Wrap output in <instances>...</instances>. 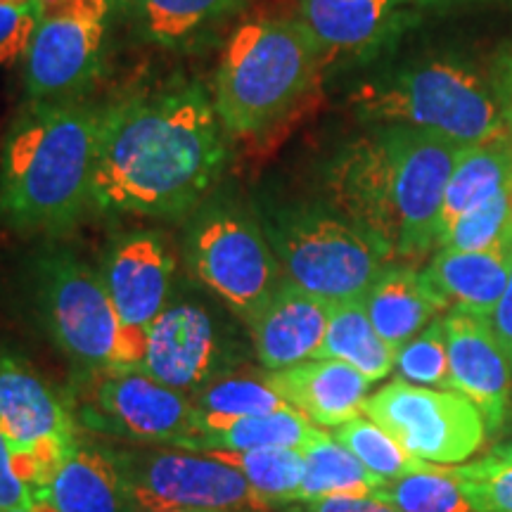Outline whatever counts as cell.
Segmentation results:
<instances>
[{"label":"cell","instance_id":"1","mask_svg":"<svg viewBox=\"0 0 512 512\" xmlns=\"http://www.w3.org/2000/svg\"><path fill=\"white\" fill-rule=\"evenodd\" d=\"M228 164V131L197 81L133 93L102 110L93 211L178 219L207 202Z\"/></svg>","mask_w":512,"mask_h":512},{"label":"cell","instance_id":"2","mask_svg":"<svg viewBox=\"0 0 512 512\" xmlns=\"http://www.w3.org/2000/svg\"><path fill=\"white\" fill-rule=\"evenodd\" d=\"M460 147L411 126L377 124L328 169L332 209L389 254L418 261L439 245L441 207Z\"/></svg>","mask_w":512,"mask_h":512},{"label":"cell","instance_id":"3","mask_svg":"<svg viewBox=\"0 0 512 512\" xmlns=\"http://www.w3.org/2000/svg\"><path fill=\"white\" fill-rule=\"evenodd\" d=\"M102 110L81 98L29 100L0 147V228L57 238L93 209Z\"/></svg>","mask_w":512,"mask_h":512},{"label":"cell","instance_id":"4","mask_svg":"<svg viewBox=\"0 0 512 512\" xmlns=\"http://www.w3.org/2000/svg\"><path fill=\"white\" fill-rule=\"evenodd\" d=\"M323 57L299 17H254L235 27L211 91L228 136H259L280 124L311 91Z\"/></svg>","mask_w":512,"mask_h":512},{"label":"cell","instance_id":"5","mask_svg":"<svg viewBox=\"0 0 512 512\" xmlns=\"http://www.w3.org/2000/svg\"><path fill=\"white\" fill-rule=\"evenodd\" d=\"M261 226L283 275L330 306L366 297L392 254L335 209L311 204H261Z\"/></svg>","mask_w":512,"mask_h":512},{"label":"cell","instance_id":"6","mask_svg":"<svg viewBox=\"0 0 512 512\" xmlns=\"http://www.w3.org/2000/svg\"><path fill=\"white\" fill-rule=\"evenodd\" d=\"M358 114L373 124L434 133L460 147L508 138L503 110L475 72L432 60L370 81L356 93Z\"/></svg>","mask_w":512,"mask_h":512},{"label":"cell","instance_id":"7","mask_svg":"<svg viewBox=\"0 0 512 512\" xmlns=\"http://www.w3.org/2000/svg\"><path fill=\"white\" fill-rule=\"evenodd\" d=\"M31 304L74 377L117 368L121 325L102 280L74 247L50 240L29 264Z\"/></svg>","mask_w":512,"mask_h":512},{"label":"cell","instance_id":"8","mask_svg":"<svg viewBox=\"0 0 512 512\" xmlns=\"http://www.w3.org/2000/svg\"><path fill=\"white\" fill-rule=\"evenodd\" d=\"M185 264L197 283L249 325L285 280L259 211L228 195H211L192 211Z\"/></svg>","mask_w":512,"mask_h":512},{"label":"cell","instance_id":"9","mask_svg":"<svg viewBox=\"0 0 512 512\" xmlns=\"http://www.w3.org/2000/svg\"><path fill=\"white\" fill-rule=\"evenodd\" d=\"M72 401L81 430L136 446L185 448L200 434L190 396L143 370H102L74 377Z\"/></svg>","mask_w":512,"mask_h":512},{"label":"cell","instance_id":"10","mask_svg":"<svg viewBox=\"0 0 512 512\" xmlns=\"http://www.w3.org/2000/svg\"><path fill=\"white\" fill-rule=\"evenodd\" d=\"M140 512H275L238 470L209 453L174 446H105Z\"/></svg>","mask_w":512,"mask_h":512},{"label":"cell","instance_id":"11","mask_svg":"<svg viewBox=\"0 0 512 512\" xmlns=\"http://www.w3.org/2000/svg\"><path fill=\"white\" fill-rule=\"evenodd\" d=\"M363 415L387 430L415 458L456 467L482 451L484 415L456 389H430L394 380L370 394Z\"/></svg>","mask_w":512,"mask_h":512},{"label":"cell","instance_id":"12","mask_svg":"<svg viewBox=\"0 0 512 512\" xmlns=\"http://www.w3.org/2000/svg\"><path fill=\"white\" fill-rule=\"evenodd\" d=\"M114 0H41L24 57L29 100L79 98L98 79Z\"/></svg>","mask_w":512,"mask_h":512},{"label":"cell","instance_id":"13","mask_svg":"<svg viewBox=\"0 0 512 512\" xmlns=\"http://www.w3.org/2000/svg\"><path fill=\"white\" fill-rule=\"evenodd\" d=\"M0 432L19 475L34 486L81 437L72 401L15 351L0 347Z\"/></svg>","mask_w":512,"mask_h":512},{"label":"cell","instance_id":"14","mask_svg":"<svg viewBox=\"0 0 512 512\" xmlns=\"http://www.w3.org/2000/svg\"><path fill=\"white\" fill-rule=\"evenodd\" d=\"M98 268L121 325L114 370H138L147 332L174 290L176 259L169 238L159 230H128L107 245Z\"/></svg>","mask_w":512,"mask_h":512},{"label":"cell","instance_id":"15","mask_svg":"<svg viewBox=\"0 0 512 512\" xmlns=\"http://www.w3.org/2000/svg\"><path fill=\"white\" fill-rule=\"evenodd\" d=\"M240 363L233 344L223 339L214 316L204 306L176 302L152 323L138 370L190 396L219 375L240 368Z\"/></svg>","mask_w":512,"mask_h":512},{"label":"cell","instance_id":"16","mask_svg":"<svg viewBox=\"0 0 512 512\" xmlns=\"http://www.w3.org/2000/svg\"><path fill=\"white\" fill-rule=\"evenodd\" d=\"M453 389L484 415L489 432L505 425L512 403V363L489 320L451 309L444 318Z\"/></svg>","mask_w":512,"mask_h":512},{"label":"cell","instance_id":"17","mask_svg":"<svg viewBox=\"0 0 512 512\" xmlns=\"http://www.w3.org/2000/svg\"><path fill=\"white\" fill-rule=\"evenodd\" d=\"M330 311L328 302L285 278L247 325L259 366L283 370L316 358L328 332Z\"/></svg>","mask_w":512,"mask_h":512},{"label":"cell","instance_id":"18","mask_svg":"<svg viewBox=\"0 0 512 512\" xmlns=\"http://www.w3.org/2000/svg\"><path fill=\"white\" fill-rule=\"evenodd\" d=\"M266 382L287 406L320 430H335L363 415L373 384L356 368L332 358H311L283 370H266Z\"/></svg>","mask_w":512,"mask_h":512},{"label":"cell","instance_id":"19","mask_svg":"<svg viewBox=\"0 0 512 512\" xmlns=\"http://www.w3.org/2000/svg\"><path fill=\"white\" fill-rule=\"evenodd\" d=\"M34 498L53 512H140L105 446L83 437L36 484Z\"/></svg>","mask_w":512,"mask_h":512},{"label":"cell","instance_id":"20","mask_svg":"<svg viewBox=\"0 0 512 512\" xmlns=\"http://www.w3.org/2000/svg\"><path fill=\"white\" fill-rule=\"evenodd\" d=\"M422 273L448 309L489 318L512 275V235L494 247L475 252L439 249Z\"/></svg>","mask_w":512,"mask_h":512},{"label":"cell","instance_id":"21","mask_svg":"<svg viewBox=\"0 0 512 512\" xmlns=\"http://www.w3.org/2000/svg\"><path fill=\"white\" fill-rule=\"evenodd\" d=\"M363 306L384 342L394 351L448 313V304L432 290L425 273L408 264H389L363 297Z\"/></svg>","mask_w":512,"mask_h":512},{"label":"cell","instance_id":"22","mask_svg":"<svg viewBox=\"0 0 512 512\" xmlns=\"http://www.w3.org/2000/svg\"><path fill=\"white\" fill-rule=\"evenodd\" d=\"M406 0H302L299 19L323 55L361 53L392 36Z\"/></svg>","mask_w":512,"mask_h":512},{"label":"cell","instance_id":"23","mask_svg":"<svg viewBox=\"0 0 512 512\" xmlns=\"http://www.w3.org/2000/svg\"><path fill=\"white\" fill-rule=\"evenodd\" d=\"M242 3L245 0H128V15L143 41L181 50L214 34Z\"/></svg>","mask_w":512,"mask_h":512},{"label":"cell","instance_id":"24","mask_svg":"<svg viewBox=\"0 0 512 512\" xmlns=\"http://www.w3.org/2000/svg\"><path fill=\"white\" fill-rule=\"evenodd\" d=\"M323 430L294 408L249 418H200V434L188 451H252V448H299L304 451Z\"/></svg>","mask_w":512,"mask_h":512},{"label":"cell","instance_id":"25","mask_svg":"<svg viewBox=\"0 0 512 512\" xmlns=\"http://www.w3.org/2000/svg\"><path fill=\"white\" fill-rule=\"evenodd\" d=\"M512 183L510 138L465 147L448 178L444 207H441L439 238L460 216L484 204Z\"/></svg>","mask_w":512,"mask_h":512},{"label":"cell","instance_id":"26","mask_svg":"<svg viewBox=\"0 0 512 512\" xmlns=\"http://www.w3.org/2000/svg\"><path fill=\"white\" fill-rule=\"evenodd\" d=\"M316 358L342 361L370 382H380L394 370L396 351L377 335L363 299H356L332 306L328 332Z\"/></svg>","mask_w":512,"mask_h":512},{"label":"cell","instance_id":"27","mask_svg":"<svg viewBox=\"0 0 512 512\" xmlns=\"http://www.w3.org/2000/svg\"><path fill=\"white\" fill-rule=\"evenodd\" d=\"M304 482L297 501H320L335 496H373L384 484L347 446L330 432L320 434L304 448Z\"/></svg>","mask_w":512,"mask_h":512},{"label":"cell","instance_id":"28","mask_svg":"<svg viewBox=\"0 0 512 512\" xmlns=\"http://www.w3.org/2000/svg\"><path fill=\"white\" fill-rule=\"evenodd\" d=\"M221 463L238 470L249 486L275 510L297 503L304 482V453L299 448H252V451H209Z\"/></svg>","mask_w":512,"mask_h":512},{"label":"cell","instance_id":"29","mask_svg":"<svg viewBox=\"0 0 512 512\" xmlns=\"http://www.w3.org/2000/svg\"><path fill=\"white\" fill-rule=\"evenodd\" d=\"M200 418H249L287 411V403L268 387L266 370L233 368L190 394Z\"/></svg>","mask_w":512,"mask_h":512},{"label":"cell","instance_id":"30","mask_svg":"<svg viewBox=\"0 0 512 512\" xmlns=\"http://www.w3.org/2000/svg\"><path fill=\"white\" fill-rule=\"evenodd\" d=\"M373 496L401 512H477L467 501L456 470L432 463L399 479H389Z\"/></svg>","mask_w":512,"mask_h":512},{"label":"cell","instance_id":"31","mask_svg":"<svg viewBox=\"0 0 512 512\" xmlns=\"http://www.w3.org/2000/svg\"><path fill=\"white\" fill-rule=\"evenodd\" d=\"M332 437L339 444L347 446L373 475L384 479V482L399 479L408 475V472L422 470V467L430 465L425 460L411 456L392 434L382 430L377 422L366 418V415H358V418L335 427Z\"/></svg>","mask_w":512,"mask_h":512},{"label":"cell","instance_id":"32","mask_svg":"<svg viewBox=\"0 0 512 512\" xmlns=\"http://www.w3.org/2000/svg\"><path fill=\"white\" fill-rule=\"evenodd\" d=\"M512 183L453 223L439 238L441 249H489L512 235Z\"/></svg>","mask_w":512,"mask_h":512},{"label":"cell","instance_id":"33","mask_svg":"<svg viewBox=\"0 0 512 512\" xmlns=\"http://www.w3.org/2000/svg\"><path fill=\"white\" fill-rule=\"evenodd\" d=\"M394 370L399 373V380L418 384V387L453 389L444 320L437 318L411 342L403 344L396 351Z\"/></svg>","mask_w":512,"mask_h":512},{"label":"cell","instance_id":"34","mask_svg":"<svg viewBox=\"0 0 512 512\" xmlns=\"http://www.w3.org/2000/svg\"><path fill=\"white\" fill-rule=\"evenodd\" d=\"M456 477L477 512H512V460L496 453L456 465Z\"/></svg>","mask_w":512,"mask_h":512},{"label":"cell","instance_id":"35","mask_svg":"<svg viewBox=\"0 0 512 512\" xmlns=\"http://www.w3.org/2000/svg\"><path fill=\"white\" fill-rule=\"evenodd\" d=\"M41 0H0V64L27 57Z\"/></svg>","mask_w":512,"mask_h":512},{"label":"cell","instance_id":"36","mask_svg":"<svg viewBox=\"0 0 512 512\" xmlns=\"http://www.w3.org/2000/svg\"><path fill=\"white\" fill-rule=\"evenodd\" d=\"M29 505H36V498L24 477L19 475L8 441L0 432V510L29 508Z\"/></svg>","mask_w":512,"mask_h":512},{"label":"cell","instance_id":"37","mask_svg":"<svg viewBox=\"0 0 512 512\" xmlns=\"http://www.w3.org/2000/svg\"><path fill=\"white\" fill-rule=\"evenodd\" d=\"M275 512H401L377 496H335L320 501H297Z\"/></svg>","mask_w":512,"mask_h":512},{"label":"cell","instance_id":"38","mask_svg":"<svg viewBox=\"0 0 512 512\" xmlns=\"http://www.w3.org/2000/svg\"><path fill=\"white\" fill-rule=\"evenodd\" d=\"M486 320H489L491 330H494L498 342L503 344L505 354L510 356V363H512V275L508 280V287H505L501 302L496 304L494 313H491Z\"/></svg>","mask_w":512,"mask_h":512},{"label":"cell","instance_id":"39","mask_svg":"<svg viewBox=\"0 0 512 512\" xmlns=\"http://www.w3.org/2000/svg\"><path fill=\"white\" fill-rule=\"evenodd\" d=\"M505 112H508V124L512 126V62L505 74Z\"/></svg>","mask_w":512,"mask_h":512},{"label":"cell","instance_id":"40","mask_svg":"<svg viewBox=\"0 0 512 512\" xmlns=\"http://www.w3.org/2000/svg\"><path fill=\"white\" fill-rule=\"evenodd\" d=\"M0 512H53V510H50L46 503H36V505H29V508H12V510H0Z\"/></svg>","mask_w":512,"mask_h":512},{"label":"cell","instance_id":"41","mask_svg":"<svg viewBox=\"0 0 512 512\" xmlns=\"http://www.w3.org/2000/svg\"><path fill=\"white\" fill-rule=\"evenodd\" d=\"M494 453H496V456H501V458H510L512 460V439L505 441V444H501V446H496Z\"/></svg>","mask_w":512,"mask_h":512},{"label":"cell","instance_id":"42","mask_svg":"<svg viewBox=\"0 0 512 512\" xmlns=\"http://www.w3.org/2000/svg\"><path fill=\"white\" fill-rule=\"evenodd\" d=\"M408 5H441V3H453V0H406Z\"/></svg>","mask_w":512,"mask_h":512},{"label":"cell","instance_id":"43","mask_svg":"<svg viewBox=\"0 0 512 512\" xmlns=\"http://www.w3.org/2000/svg\"><path fill=\"white\" fill-rule=\"evenodd\" d=\"M164 512H221V510H188V508H176V510H164Z\"/></svg>","mask_w":512,"mask_h":512},{"label":"cell","instance_id":"44","mask_svg":"<svg viewBox=\"0 0 512 512\" xmlns=\"http://www.w3.org/2000/svg\"><path fill=\"white\" fill-rule=\"evenodd\" d=\"M240 512H264V510H240Z\"/></svg>","mask_w":512,"mask_h":512},{"label":"cell","instance_id":"45","mask_svg":"<svg viewBox=\"0 0 512 512\" xmlns=\"http://www.w3.org/2000/svg\"><path fill=\"white\" fill-rule=\"evenodd\" d=\"M114 3H124V0H114Z\"/></svg>","mask_w":512,"mask_h":512},{"label":"cell","instance_id":"46","mask_svg":"<svg viewBox=\"0 0 512 512\" xmlns=\"http://www.w3.org/2000/svg\"><path fill=\"white\" fill-rule=\"evenodd\" d=\"M510 190H512V188H510Z\"/></svg>","mask_w":512,"mask_h":512}]
</instances>
